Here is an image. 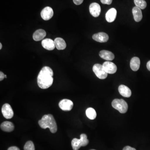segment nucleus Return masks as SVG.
Returning <instances> with one entry per match:
<instances>
[{
    "label": "nucleus",
    "instance_id": "473e14b6",
    "mask_svg": "<svg viewBox=\"0 0 150 150\" xmlns=\"http://www.w3.org/2000/svg\"></svg>",
    "mask_w": 150,
    "mask_h": 150
},
{
    "label": "nucleus",
    "instance_id": "6e6552de",
    "mask_svg": "<svg viewBox=\"0 0 150 150\" xmlns=\"http://www.w3.org/2000/svg\"><path fill=\"white\" fill-rule=\"evenodd\" d=\"M40 15L44 20H49L54 15V11L50 7H46L41 11Z\"/></svg>",
    "mask_w": 150,
    "mask_h": 150
},
{
    "label": "nucleus",
    "instance_id": "20e7f679",
    "mask_svg": "<svg viewBox=\"0 0 150 150\" xmlns=\"http://www.w3.org/2000/svg\"><path fill=\"white\" fill-rule=\"evenodd\" d=\"M93 70L98 78L100 79H104L107 78L108 73L105 71L102 65L96 64L94 65Z\"/></svg>",
    "mask_w": 150,
    "mask_h": 150
},
{
    "label": "nucleus",
    "instance_id": "4468645a",
    "mask_svg": "<svg viewBox=\"0 0 150 150\" xmlns=\"http://www.w3.org/2000/svg\"><path fill=\"white\" fill-rule=\"evenodd\" d=\"M99 56L104 60L107 61H112L114 59L115 56L112 52L106 50H102L99 53Z\"/></svg>",
    "mask_w": 150,
    "mask_h": 150
},
{
    "label": "nucleus",
    "instance_id": "423d86ee",
    "mask_svg": "<svg viewBox=\"0 0 150 150\" xmlns=\"http://www.w3.org/2000/svg\"><path fill=\"white\" fill-rule=\"evenodd\" d=\"M73 106V102L69 99L62 100L59 103V107L64 111H70L72 109Z\"/></svg>",
    "mask_w": 150,
    "mask_h": 150
},
{
    "label": "nucleus",
    "instance_id": "393cba45",
    "mask_svg": "<svg viewBox=\"0 0 150 150\" xmlns=\"http://www.w3.org/2000/svg\"><path fill=\"white\" fill-rule=\"evenodd\" d=\"M112 0H100V1L104 4L110 5L112 3Z\"/></svg>",
    "mask_w": 150,
    "mask_h": 150
},
{
    "label": "nucleus",
    "instance_id": "c756f323",
    "mask_svg": "<svg viewBox=\"0 0 150 150\" xmlns=\"http://www.w3.org/2000/svg\"><path fill=\"white\" fill-rule=\"evenodd\" d=\"M146 67L148 70L150 71V61L148 62L147 64Z\"/></svg>",
    "mask_w": 150,
    "mask_h": 150
},
{
    "label": "nucleus",
    "instance_id": "f8f14e48",
    "mask_svg": "<svg viewBox=\"0 0 150 150\" xmlns=\"http://www.w3.org/2000/svg\"><path fill=\"white\" fill-rule=\"evenodd\" d=\"M117 15V11L114 8H110L105 14V19L108 22L111 23L115 21Z\"/></svg>",
    "mask_w": 150,
    "mask_h": 150
},
{
    "label": "nucleus",
    "instance_id": "b1692460",
    "mask_svg": "<svg viewBox=\"0 0 150 150\" xmlns=\"http://www.w3.org/2000/svg\"><path fill=\"white\" fill-rule=\"evenodd\" d=\"M24 150H35V146L33 142L28 141L26 142L24 146Z\"/></svg>",
    "mask_w": 150,
    "mask_h": 150
},
{
    "label": "nucleus",
    "instance_id": "f03ea898",
    "mask_svg": "<svg viewBox=\"0 0 150 150\" xmlns=\"http://www.w3.org/2000/svg\"><path fill=\"white\" fill-rule=\"evenodd\" d=\"M38 124L41 128L46 129L49 128L52 133H56L57 131V126L54 116L51 114L43 115L38 121Z\"/></svg>",
    "mask_w": 150,
    "mask_h": 150
},
{
    "label": "nucleus",
    "instance_id": "39448f33",
    "mask_svg": "<svg viewBox=\"0 0 150 150\" xmlns=\"http://www.w3.org/2000/svg\"><path fill=\"white\" fill-rule=\"evenodd\" d=\"M3 115L6 119H11L13 116L14 112L10 105L5 103L3 105L1 109Z\"/></svg>",
    "mask_w": 150,
    "mask_h": 150
},
{
    "label": "nucleus",
    "instance_id": "a878e982",
    "mask_svg": "<svg viewBox=\"0 0 150 150\" xmlns=\"http://www.w3.org/2000/svg\"><path fill=\"white\" fill-rule=\"evenodd\" d=\"M75 4L79 5L83 2V0H73Z\"/></svg>",
    "mask_w": 150,
    "mask_h": 150
},
{
    "label": "nucleus",
    "instance_id": "4be33fe9",
    "mask_svg": "<svg viewBox=\"0 0 150 150\" xmlns=\"http://www.w3.org/2000/svg\"><path fill=\"white\" fill-rule=\"evenodd\" d=\"M135 4L139 8L144 9L146 7L147 4L145 0H134Z\"/></svg>",
    "mask_w": 150,
    "mask_h": 150
},
{
    "label": "nucleus",
    "instance_id": "a211bd4d",
    "mask_svg": "<svg viewBox=\"0 0 150 150\" xmlns=\"http://www.w3.org/2000/svg\"><path fill=\"white\" fill-rule=\"evenodd\" d=\"M54 41L55 46L58 50H64L67 47V44L65 40L61 38H57Z\"/></svg>",
    "mask_w": 150,
    "mask_h": 150
},
{
    "label": "nucleus",
    "instance_id": "2f4dec72",
    "mask_svg": "<svg viewBox=\"0 0 150 150\" xmlns=\"http://www.w3.org/2000/svg\"><path fill=\"white\" fill-rule=\"evenodd\" d=\"M5 78H7V76L6 75H5Z\"/></svg>",
    "mask_w": 150,
    "mask_h": 150
},
{
    "label": "nucleus",
    "instance_id": "bb28decb",
    "mask_svg": "<svg viewBox=\"0 0 150 150\" xmlns=\"http://www.w3.org/2000/svg\"><path fill=\"white\" fill-rule=\"evenodd\" d=\"M4 78H5V75L2 72H0V81H3Z\"/></svg>",
    "mask_w": 150,
    "mask_h": 150
},
{
    "label": "nucleus",
    "instance_id": "1a4fd4ad",
    "mask_svg": "<svg viewBox=\"0 0 150 150\" xmlns=\"http://www.w3.org/2000/svg\"><path fill=\"white\" fill-rule=\"evenodd\" d=\"M89 11L93 16L97 17L99 16L101 11L100 6L96 3H92L89 6Z\"/></svg>",
    "mask_w": 150,
    "mask_h": 150
},
{
    "label": "nucleus",
    "instance_id": "0eeeda50",
    "mask_svg": "<svg viewBox=\"0 0 150 150\" xmlns=\"http://www.w3.org/2000/svg\"><path fill=\"white\" fill-rule=\"evenodd\" d=\"M105 71L109 74H114L117 71V68L116 65L110 62H106L102 65Z\"/></svg>",
    "mask_w": 150,
    "mask_h": 150
},
{
    "label": "nucleus",
    "instance_id": "c85d7f7f",
    "mask_svg": "<svg viewBox=\"0 0 150 150\" xmlns=\"http://www.w3.org/2000/svg\"><path fill=\"white\" fill-rule=\"evenodd\" d=\"M8 150H20L19 148L16 146H12L9 148Z\"/></svg>",
    "mask_w": 150,
    "mask_h": 150
},
{
    "label": "nucleus",
    "instance_id": "7ed1b4c3",
    "mask_svg": "<svg viewBox=\"0 0 150 150\" xmlns=\"http://www.w3.org/2000/svg\"><path fill=\"white\" fill-rule=\"evenodd\" d=\"M112 107L121 113H125L128 109L127 103L123 99H114L112 102Z\"/></svg>",
    "mask_w": 150,
    "mask_h": 150
},
{
    "label": "nucleus",
    "instance_id": "412c9836",
    "mask_svg": "<svg viewBox=\"0 0 150 150\" xmlns=\"http://www.w3.org/2000/svg\"><path fill=\"white\" fill-rule=\"evenodd\" d=\"M71 146L74 150H78L81 147L80 140L75 138L71 142Z\"/></svg>",
    "mask_w": 150,
    "mask_h": 150
},
{
    "label": "nucleus",
    "instance_id": "2eb2a0df",
    "mask_svg": "<svg viewBox=\"0 0 150 150\" xmlns=\"http://www.w3.org/2000/svg\"><path fill=\"white\" fill-rule=\"evenodd\" d=\"M46 32L44 30L38 29L33 33V40L35 41H40V40H43L46 36Z\"/></svg>",
    "mask_w": 150,
    "mask_h": 150
},
{
    "label": "nucleus",
    "instance_id": "ddd939ff",
    "mask_svg": "<svg viewBox=\"0 0 150 150\" xmlns=\"http://www.w3.org/2000/svg\"><path fill=\"white\" fill-rule=\"evenodd\" d=\"M118 91L121 96L124 97L129 98L131 96V91L128 87L121 85L118 87Z\"/></svg>",
    "mask_w": 150,
    "mask_h": 150
},
{
    "label": "nucleus",
    "instance_id": "5701e85b",
    "mask_svg": "<svg viewBox=\"0 0 150 150\" xmlns=\"http://www.w3.org/2000/svg\"><path fill=\"white\" fill-rule=\"evenodd\" d=\"M80 140L81 146H85L88 144L89 141L87 139V136L86 134H81Z\"/></svg>",
    "mask_w": 150,
    "mask_h": 150
},
{
    "label": "nucleus",
    "instance_id": "f3484780",
    "mask_svg": "<svg viewBox=\"0 0 150 150\" xmlns=\"http://www.w3.org/2000/svg\"><path fill=\"white\" fill-rule=\"evenodd\" d=\"M134 20L137 22H139L142 20L143 15L141 9L138 7H134L132 10Z\"/></svg>",
    "mask_w": 150,
    "mask_h": 150
},
{
    "label": "nucleus",
    "instance_id": "dca6fc26",
    "mask_svg": "<svg viewBox=\"0 0 150 150\" xmlns=\"http://www.w3.org/2000/svg\"><path fill=\"white\" fill-rule=\"evenodd\" d=\"M1 129L5 132H11L14 129V126L13 123L9 121H5L1 125Z\"/></svg>",
    "mask_w": 150,
    "mask_h": 150
},
{
    "label": "nucleus",
    "instance_id": "7c9ffc66",
    "mask_svg": "<svg viewBox=\"0 0 150 150\" xmlns=\"http://www.w3.org/2000/svg\"><path fill=\"white\" fill-rule=\"evenodd\" d=\"M2 48V45L1 43H0V49H1Z\"/></svg>",
    "mask_w": 150,
    "mask_h": 150
},
{
    "label": "nucleus",
    "instance_id": "f257e3e1",
    "mask_svg": "<svg viewBox=\"0 0 150 150\" xmlns=\"http://www.w3.org/2000/svg\"><path fill=\"white\" fill-rule=\"evenodd\" d=\"M53 70L48 67H45L40 70L37 77V83L40 88L47 89L53 84L54 79Z\"/></svg>",
    "mask_w": 150,
    "mask_h": 150
},
{
    "label": "nucleus",
    "instance_id": "6ab92c4d",
    "mask_svg": "<svg viewBox=\"0 0 150 150\" xmlns=\"http://www.w3.org/2000/svg\"><path fill=\"white\" fill-rule=\"evenodd\" d=\"M140 66V60L139 58L134 57L131 59L130 62V67L133 71H137L139 69Z\"/></svg>",
    "mask_w": 150,
    "mask_h": 150
},
{
    "label": "nucleus",
    "instance_id": "aec40b11",
    "mask_svg": "<svg viewBox=\"0 0 150 150\" xmlns=\"http://www.w3.org/2000/svg\"><path fill=\"white\" fill-rule=\"evenodd\" d=\"M86 115L88 118L91 120L95 119L96 117V112L94 109L92 108H89L86 111Z\"/></svg>",
    "mask_w": 150,
    "mask_h": 150
},
{
    "label": "nucleus",
    "instance_id": "9b49d317",
    "mask_svg": "<svg viewBox=\"0 0 150 150\" xmlns=\"http://www.w3.org/2000/svg\"><path fill=\"white\" fill-rule=\"evenodd\" d=\"M41 44L43 48L49 51L54 50L56 47L54 40L50 38H46L42 40Z\"/></svg>",
    "mask_w": 150,
    "mask_h": 150
},
{
    "label": "nucleus",
    "instance_id": "9d476101",
    "mask_svg": "<svg viewBox=\"0 0 150 150\" xmlns=\"http://www.w3.org/2000/svg\"><path fill=\"white\" fill-rule=\"evenodd\" d=\"M93 39L100 43H105L109 39V36L106 33L100 32L94 34L92 36Z\"/></svg>",
    "mask_w": 150,
    "mask_h": 150
},
{
    "label": "nucleus",
    "instance_id": "cd10ccee",
    "mask_svg": "<svg viewBox=\"0 0 150 150\" xmlns=\"http://www.w3.org/2000/svg\"><path fill=\"white\" fill-rule=\"evenodd\" d=\"M123 150H137L136 149H134V148L131 147L129 146H127L123 148Z\"/></svg>",
    "mask_w": 150,
    "mask_h": 150
}]
</instances>
